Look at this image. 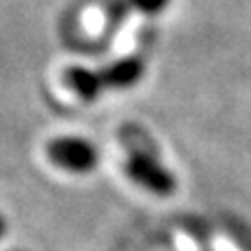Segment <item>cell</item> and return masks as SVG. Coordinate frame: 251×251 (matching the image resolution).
<instances>
[{
	"label": "cell",
	"instance_id": "obj_1",
	"mask_svg": "<svg viewBox=\"0 0 251 251\" xmlns=\"http://www.w3.org/2000/svg\"><path fill=\"white\" fill-rule=\"evenodd\" d=\"M126 174L154 196H170L176 190V178L168 168L146 150H132L126 161Z\"/></svg>",
	"mask_w": 251,
	"mask_h": 251
},
{
	"label": "cell",
	"instance_id": "obj_2",
	"mask_svg": "<svg viewBox=\"0 0 251 251\" xmlns=\"http://www.w3.org/2000/svg\"><path fill=\"white\" fill-rule=\"evenodd\" d=\"M47 156L71 174H88L100 163V152L82 137H57L47 143Z\"/></svg>",
	"mask_w": 251,
	"mask_h": 251
},
{
	"label": "cell",
	"instance_id": "obj_3",
	"mask_svg": "<svg viewBox=\"0 0 251 251\" xmlns=\"http://www.w3.org/2000/svg\"><path fill=\"white\" fill-rule=\"evenodd\" d=\"M143 73H146V64L139 57H122V60L108 64L104 71H100L106 91L108 88L122 91V88L134 86L143 77Z\"/></svg>",
	"mask_w": 251,
	"mask_h": 251
},
{
	"label": "cell",
	"instance_id": "obj_4",
	"mask_svg": "<svg viewBox=\"0 0 251 251\" xmlns=\"http://www.w3.org/2000/svg\"><path fill=\"white\" fill-rule=\"evenodd\" d=\"M64 84L75 93L77 97L86 101H93L106 91L104 79H101L100 71H91L84 66H71L64 71Z\"/></svg>",
	"mask_w": 251,
	"mask_h": 251
},
{
	"label": "cell",
	"instance_id": "obj_5",
	"mask_svg": "<svg viewBox=\"0 0 251 251\" xmlns=\"http://www.w3.org/2000/svg\"><path fill=\"white\" fill-rule=\"evenodd\" d=\"M172 0H126L128 9H134V11L143 13V16H159L161 11L168 9V4Z\"/></svg>",
	"mask_w": 251,
	"mask_h": 251
},
{
	"label": "cell",
	"instance_id": "obj_6",
	"mask_svg": "<svg viewBox=\"0 0 251 251\" xmlns=\"http://www.w3.org/2000/svg\"><path fill=\"white\" fill-rule=\"evenodd\" d=\"M4 231H7V221H4V216H0V238L4 236Z\"/></svg>",
	"mask_w": 251,
	"mask_h": 251
}]
</instances>
